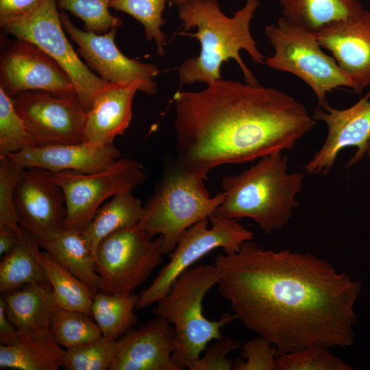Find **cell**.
<instances>
[{
  "instance_id": "6da1fadb",
  "label": "cell",
  "mask_w": 370,
  "mask_h": 370,
  "mask_svg": "<svg viewBox=\"0 0 370 370\" xmlns=\"http://www.w3.org/2000/svg\"><path fill=\"white\" fill-rule=\"evenodd\" d=\"M221 295L277 355L309 345L345 348L355 340L361 284L310 253L266 249L252 241L214 258Z\"/></svg>"
},
{
  "instance_id": "7a4b0ae2",
  "label": "cell",
  "mask_w": 370,
  "mask_h": 370,
  "mask_svg": "<svg viewBox=\"0 0 370 370\" xmlns=\"http://www.w3.org/2000/svg\"><path fill=\"white\" fill-rule=\"evenodd\" d=\"M173 100L175 158L205 180L219 165L293 149L316 123L293 97L260 84L221 78L200 91H178Z\"/></svg>"
},
{
  "instance_id": "3957f363",
  "label": "cell",
  "mask_w": 370,
  "mask_h": 370,
  "mask_svg": "<svg viewBox=\"0 0 370 370\" xmlns=\"http://www.w3.org/2000/svg\"><path fill=\"white\" fill-rule=\"evenodd\" d=\"M260 5L259 0H246L232 16H227L217 0H197L178 5V17L184 30L196 27L195 34H178L197 38L201 45L199 55L184 60L178 68L182 84L202 82L208 85L221 79L222 63L234 60L239 66L245 82L258 85L253 73L241 58L246 51L254 62L263 64L266 57L259 51L250 23Z\"/></svg>"
},
{
  "instance_id": "277c9868",
  "label": "cell",
  "mask_w": 370,
  "mask_h": 370,
  "mask_svg": "<svg viewBox=\"0 0 370 370\" xmlns=\"http://www.w3.org/2000/svg\"><path fill=\"white\" fill-rule=\"evenodd\" d=\"M303 172L288 171V157L269 155L236 175L221 180L223 201L213 214L227 219H250L265 234L284 227L298 206Z\"/></svg>"
},
{
  "instance_id": "5b68a950",
  "label": "cell",
  "mask_w": 370,
  "mask_h": 370,
  "mask_svg": "<svg viewBox=\"0 0 370 370\" xmlns=\"http://www.w3.org/2000/svg\"><path fill=\"white\" fill-rule=\"evenodd\" d=\"M204 180L184 168L176 158H163L161 178L143 205L140 221L150 238L162 236L163 255L174 249L186 230L209 218L223 201L224 193L212 197Z\"/></svg>"
},
{
  "instance_id": "8992f818",
  "label": "cell",
  "mask_w": 370,
  "mask_h": 370,
  "mask_svg": "<svg viewBox=\"0 0 370 370\" xmlns=\"http://www.w3.org/2000/svg\"><path fill=\"white\" fill-rule=\"evenodd\" d=\"M219 279L214 263L190 267L176 278L153 310L156 317L173 325L176 347L172 359L178 370L199 358L212 340L222 339L221 329L236 318L225 313L211 321L203 314V299Z\"/></svg>"
},
{
  "instance_id": "52a82bcc",
  "label": "cell",
  "mask_w": 370,
  "mask_h": 370,
  "mask_svg": "<svg viewBox=\"0 0 370 370\" xmlns=\"http://www.w3.org/2000/svg\"><path fill=\"white\" fill-rule=\"evenodd\" d=\"M264 33L274 49L273 55L266 58L264 64L303 80L314 92L318 106L327 102V93L338 87L356 91V84L339 68L333 57L323 51L314 32L282 16L275 25H267Z\"/></svg>"
},
{
  "instance_id": "ba28073f",
  "label": "cell",
  "mask_w": 370,
  "mask_h": 370,
  "mask_svg": "<svg viewBox=\"0 0 370 370\" xmlns=\"http://www.w3.org/2000/svg\"><path fill=\"white\" fill-rule=\"evenodd\" d=\"M57 0H40L29 11L0 20L1 28L16 38L29 41L54 59L70 76L79 101L87 113L107 82L80 59L67 39Z\"/></svg>"
},
{
  "instance_id": "9c48e42d",
  "label": "cell",
  "mask_w": 370,
  "mask_h": 370,
  "mask_svg": "<svg viewBox=\"0 0 370 370\" xmlns=\"http://www.w3.org/2000/svg\"><path fill=\"white\" fill-rule=\"evenodd\" d=\"M162 236L153 240L140 223L108 235L95 253L99 292L132 294L162 263Z\"/></svg>"
},
{
  "instance_id": "30bf717a",
  "label": "cell",
  "mask_w": 370,
  "mask_h": 370,
  "mask_svg": "<svg viewBox=\"0 0 370 370\" xmlns=\"http://www.w3.org/2000/svg\"><path fill=\"white\" fill-rule=\"evenodd\" d=\"M254 238V234L236 219L212 214L199 221L182 233L169 254V261L139 295L136 310L157 303L182 273L213 249L235 253L244 242Z\"/></svg>"
},
{
  "instance_id": "8fae6325",
  "label": "cell",
  "mask_w": 370,
  "mask_h": 370,
  "mask_svg": "<svg viewBox=\"0 0 370 370\" xmlns=\"http://www.w3.org/2000/svg\"><path fill=\"white\" fill-rule=\"evenodd\" d=\"M51 177L65 195L67 214L64 229L80 232L105 199L132 190L147 179L142 164L129 158H119L107 169L92 173L64 170L51 172Z\"/></svg>"
},
{
  "instance_id": "7c38bea8",
  "label": "cell",
  "mask_w": 370,
  "mask_h": 370,
  "mask_svg": "<svg viewBox=\"0 0 370 370\" xmlns=\"http://www.w3.org/2000/svg\"><path fill=\"white\" fill-rule=\"evenodd\" d=\"M12 98L18 115L45 145L84 142L86 112L77 94L27 90Z\"/></svg>"
},
{
  "instance_id": "4fadbf2b",
  "label": "cell",
  "mask_w": 370,
  "mask_h": 370,
  "mask_svg": "<svg viewBox=\"0 0 370 370\" xmlns=\"http://www.w3.org/2000/svg\"><path fill=\"white\" fill-rule=\"evenodd\" d=\"M60 14L64 29L78 46L77 53L102 80L122 84L139 82L143 86V92L156 93L157 84L154 79L159 73L158 66L125 56L115 44L117 28L97 34L77 28L63 10L60 9Z\"/></svg>"
},
{
  "instance_id": "5bb4252c",
  "label": "cell",
  "mask_w": 370,
  "mask_h": 370,
  "mask_svg": "<svg viewBox=\"0 0 370 370\" xmlns=\"http://www.w3.org/2000/svg\"><path fill=\"white\" fill-rule=\"evenodd\" d=\"M312 116L325 124L328 134L320 149L303 166L308 173L328 174L340 151L347 147H355L357 150L346 168L362 160L370 138V90L347 108L336 109L328 102L318 106Z\"/></svg>"
},
{
  "instance_id": "9a60e30c",
  "label": "cell",
  "mask_w": 370,
  "mask_h": 370,
  "mask_svg": "<svg viewBox=\"0 0 370 370\" xmlns=\"http://www.w3.org/2000/svg\"><path fill=\"white\" fill-rule=\"evenodd\" d=\"M0 87L11 97L27 90L77 94L67 73L42 49L16 38L1 53Z\"/></svg>"
},
{
  "instance_id": "2e32d148",
  "label": "cell",
  "mask_w": 370,
  "mask_h": 370,
  "mask_svg": "<svg viewBox=\"0 0 370 370\" xmlns=\"http://www.w3.org/2000/svg\"><path fill=\"white\" fill-rule=\"evenodd\" d=\"M14 201L20 226L39 242L64 230L65 195L49 170L25 167L15 189Z\"/></svg>"
},
{
  "instance_id": "e0dca14e",
  "label": "cell",
  "mask_w": 370,
  "mask_h": 370,
  "mask_svg": "<svg viewBox=\"0 0 370 370\" xmlns=\"http://www.w3.org/2000/svg\"><path fill=\"white\" fill-rule=\"evenodd\" d=\"M321 46L331 52L339 68L361 93L370 85V10L360 9L346 18L314 32Z\"/></svg>"
},
{
  "instance_id": "ac0fdd59",
  "label": "cell",
  "mask_w": 370,
  "mask_h": 370,
  "mask_svg": "<svg viewBox=\"0 0 370 370\" xmlns=\"http://www.w3.org/2000/svg\"><path fill=\"white\" fill-rule=\"evenodd\" d=\"M18 332L30 339L62 367L65 350L55 341L51 321L58 307L50 283L27 284L1 295Z\"/></svg>"
},
{
  "instance_id": "d6986e66",
  "label": "cell",
  "mask_w": 370,
  "mask_h": 370,
  "mask_svg": "<svg viewBox=\"0 0 370 370\" xmlns=\"http://www.w3.org/2000/svg\"><path fill=\"white\" fill-rule=\"evenodd\" d=\"M175 347L173 325L156 316L117 340V352L110 370H178L172 359Z\"/></svg>"
},
{
  "instance_id": "ffe728a7",
  "label": "cell",
  "mask_w": 370,
  "mask_h": 370,
  "mask_svg": "<svg viewBox=\"0 0 370 370\" xmlns=\"http://www.w3.org/2000/svg\"><path fill=\"white\" fill-rule=\"evenodd\" d=\"M8 154L24 167L38 166L51 172L74 170L92 173L109 167L119 158L121 153L114 144L96 145L84 142L26 148Z\"/></svg>"
},
{
  "instance_id": "44dd1931",
  "label": "cell",
  "mask_w": 370,
  "mask_h": 370,
  "mask_svg": "<svg viewBox=\"0 0 370 370\" xmlns=\"http://www.w3.org/2000/svg\"><path fill=\"white\" fill-rule=\"evenodd\" d=\"M138 90L143 91L139 82L106 83L86 113L84 142L108 145L113 144L116 136L123 135L130 125L133 99Z\"/></svg>"
},
{
  "instance_id": "7402d4cb",
  "label": "cell",
  "mask_w": 370,
  "mask_h": 370,
  "mask_svg": "<svg viewBox=\"0 0 370 370\" xmlns=\"http://www.w3.org/2000/svg\"><path fill=\"white\" fill-rule=\"evenodd\" d=\"M21 229L22 234L16 246L1 258V294L18 290L27 284L49 283L42 261L39 241L25 229Z\"/></svg>"
},
{
  "instance_id": "603a6c76",
  "label": "cell",
  "mask_w": 370,
  "mask_h": 370,
  "mask_svg": "<svg viewBox=\"0 0 370 370\" xmlns=\"http://www.w3.org/2000/svg\"><path fill=\"white\" fill-rule=\"evenodd\" d=\"M144 211L141 201L132 190L115 195L110 201L99 207L81 232L95 260L96 249L101 241L114 232L140 223Z\"/></svg>"
},
{
  "instance_id": "cb8c5ba5",
  "label": "cell",
  "mask_w": 370,
  "mask_h": 370,
  "mask_svg": "<svg viewBox=\"0 0 370 370\" xmlns=\"http://www.w3.org/2000/svg\"><path fill=\"white\" fill-rule=\"evenodd\" d=\"M40 245L62 267L88 285L95 294L99 291L101 279L97 271L94 256L80 232L64 229L40 241Z\"/></svg>"
},
{
  "instance_id": "d4e9b609",
  "label": "cell",
  "mask_w": 370,
  "mask_h": 370,
  "mask_svg": "<svg viewBox=\"0 0 370 370\" xmlns=\"http://www.w3.org/2000/svg\"><path fill=\"white\" fill-rule=\"evenodd\" d=\"M282 16L315 32L363 8L358 0H280Z\"/></svg>"
},
{
  "instance_id": "484cf974",
  "label": "cell",
  "mask_w": 370,
  "mask_h": 370,
  "mask_svg": "<svg viewBox=\"0 0 370 370\" xmlns=\"http://www.w3.org/2000/svg\"><path fill=\"white\" fill-rule=\"evenodd\" d=\"M139 295L97 292L91 306V316L103 336L117 340L138 321L135 314Z\"/></svg>"
},
{
  "instance_id": "4316f807",
  "label": "cell",
  "mask_w": 370,
  "mask_h": 370,
  "mask_svg": "<svg viewBox=\"0 0 370 370\" xmlns=\"http://www.w3.org/2000/svg\"><path fill=\"white\" fill-rule=\"evenodd\" d=\"M41 257L58 307L82 312L91 316L95 293L89 286L62 267L46 251H41Z\"/></svg>"
},
{
  "instance_id": "83f0119b",
  "label": "cell",
  "mask_w": 370,
  "mask_h": 370,
  "mask_svg": "<svg viewBox=\"0 0 370 370\" xmlns=\"http://www.w3.org/2000/svg\"><path fill=\"white\" fill-rule=\"evenodd\" d=\"M51 332L56 343L66 349L102 336L99 328L90 315L59 307L53 313Z\"/></svg>"
},
{
  "instance_id": "f1b7e54d",
  "label": "cell",
  "mask_w": 370,
  "mask_h": 370,
  "mask_svg": "<svg viewBox=\"0 0 370 370\" xmlns=\"http://www.w3.org/2000/svg\"><path fill=\"white\" fill-rule=\"evenodd\" d=\"M42 146L17 113L12 98L0 87V153Z\"/></svg>"
},
{
  "instance_id": "f546056e",
  "label": "cell",
  "mask_w": 370,
  "mask_h": 370,
  "mask_svg": "<svg viewBox=\"0 0 370 370\" xmlns=\"http://www.w3.org/2000/svg\"><path fill=\"white\" fill-rule=\"evenodd\" d=\"M168 0H112L110 8L130 14L144 27L147 41L155 42L156 53H165L166 35L161 30L164 24L162 13Z\"/></svg>"
},
{
  "instance_id": "4dcf8cb0",
  "label": "cell",
  "mask_w": 370,
  "mask_h": 370,
  "mask_svg": "<svg viewBox=\"0 0 370 370\" xmlns=\"http://www.w3.org/2000/svg\"><path fill=\"white\" fill-rule=\"evenodd\" d=\"M57 362L33 343L18 333L8 344H0V369L58 370Z\"/></svg>"
},
{
  "instance_id": "1f68e13d",
  "label": "cell",
  "mask_w": 370,
  "mask_h": 370,
  "mask_svg": "<svg viewBox=\"0 0 370 370\" xmlns=\"http://www.w3.org/2000/svg\"><path fill=\"white\" fill-rule=\"evenodd\" d=\"M117 340L102 336L93 341L68 348L62 367L67 370H110L116 355Z\"/></svg>"
},
{
  "instance_id": "d6a6232c",
  "label": "cell",
  "mask_w": 370,
  "mask_h": 370,
  "mask_svg": "<svg viewBox=\"0 0 370 370\" xmlns=\"http://www.w3.org/2000/svg\"><path fill=\"white\" fill-rule=\"evenodd\" d=\"M352 366L317 345L278 356L276 370H352Z\"/></svg>"
},
{
  "instance_id": "836d02e7",
  "label": "cell",
  "mask_w": 370,
  "mask_h": 370,
  "mask_svg": "<svg viewBox=\"0 0 370 370\" xmlns=\"http://www.w3.org/2000/svg\"><path fill=\"white\" fill-rule=\"evenodd\" d=\"M112 1L57 0V4L60 9L67 10L79 18L84 22L85 31L102 34L123 24L119 17L109 11Z\"/></svg>"
},
{
  "instance_id": "e575fe53",
  "label": "cell",
  "mask_w": 370,
  "mask_h": 370,
  "mask_svg": "<svg viewBox=\"0 0 370 370\" xmlns=\"http://www.w3.org/2000/svg\"><path fill=\"white\" fill-rule=\"evenodd\" d=\"M25 168L8 153H0V229L21 231L14 194Z\"/></svg>"
},
{
  "instance_id": "d590c367",
  "label": "cell",
  "mask_w": 370,
  "mask_h": 370,
  "mask_svg": "<svg viewBox=\"0 0 370 370\" xmlns=\"http://www.w3.org/2000/svg\"><path fill=\"white\" fill-rule=\"evenodd\" d=\"M243 360L234 361V370H276L278 358L275 346L264 337L247 341L242 346Z\"/></svg>"
},
{
  "instance_id": "8d00e7d4",
  "label": "cell",
  "mask_w": 370,
  "mask_h": 370,
  "mask_svg": "<svg viewBox=\"0 0 370 370\" xmlns=\"http://www.w3.org/2000/svg\"><path fill=\"white\" fill-rule=\"evenodd\" d=\"M241 343L232 338L223 337L218 342L206 346L203 356L188 364V370H231L234 360L227 358L230 352L238 349Z\"/></svg>"
},
{
  "instance_id": "74e56055",
  "label": "cell",
  "mask_w": 370,
  "mask_h": 370,
  "mask_svg": "<svg viewBox=\"0 0 370 370\" xmlns=\"http://www.w3.org/2000/svg\"><path fill=\"white\" fill-rule=\"evenodd\" d=\"M40 0H0V20L23 14Z\"/></svg>"
},
{
  "instance_id": "f35d334b",
  "label": "cell",
  "mask_w": 370,
  "mask_h": 370,
  "mask_svg": "<svg viewBox=\"0 0 370 370\" xmlns=\"http://www.w3.org/2000/svg\"><path fill=\"white\" fill-rule=\"evenodd\" d=\"M18 335V330L9 319L3 298L0 297V344H8Z\"/></svg>"
},
{
  "instance_id": "ab89813d",
  "label": "cell",
  "mask_w": 370,
  "mask_h": 370,
  "mask_svg": "<svg viewBox=\"0 0 370 370\" xmlns=\"http://www.w3.org/2000/svg\"><path fill=\"white\" fill-rule=\"evenodd\" d=\"M22 234L21 232H16L10 229H0V256L10 253L16 246Z\"/></svg>"
},
{
  "instance_id": "60d3db41",
  "label": "cell",
  "mask_w": 370,
  "mask_h": 370,
  "mask_svg": "<svg viewBox=\"0 0 370 370\" xmlns=\"http://www.w3.org/2000/svg\"><path fill=\"white\" fill-rule=\"evenodd\" d=\"M194 1H197V0H172V3L178 6V5H182L188 2Z\"/></svg>"
},
{
  "instance_id": "b9f144b4",
  "label": "cell",
  "mask_w": 370,
  "mask_h": 370,
  "mask_svg": "<svg viewBox=\"0 0 370 370\" xmlns=\"http://www.w3.org/2000/svg\"><path fill=\"white\" fill-rule=\"evenodd\" d=\"M366 155L367 156L368 158L370 160V138L368 143L367 149L366 151Z\"/></svg>"
},
{
  "instance_id": "7bdbcfd3",
  "label": "cell",
  "mask_w": 370,
  "mask_h": 370,
  "mask_svg": "<svg viewBox=\"0 0 370 370\" xmlns=\"http://www.w3.org/2000/svg\"><path fill=\"white\" fill-rule=\"evenodd\" d=\"M367 1H370V0H367Z\"/></svg>"
}]
</instances>
